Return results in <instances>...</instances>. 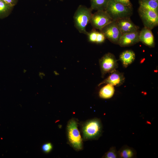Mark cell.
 I'll return each instance as SVG.
<instances>
[{
    "label": "cell",
    "mask_w": 158,
    "mask_h": 158,
    "mask_svg": "<svg viewBox=\"0 0 158 158\" xmlns=\"http://www.w3.org/2000/svg\"><path fill=\"white\" fill-rule=\"evenodd\" d=\"M78 124L77 119L71 118L68 122L66 128L68 142L77 151L83 148V139L78 128Z\"/></svg>",
    "instance_id": "cell-1"
},
{
    "label": "cell",
    "mask_w": 158,
    "mask_h": 158,
    "mask_svg": "<svg viewBox=\"0 0 158 158\" xmlns=\"http://www.w3.org/2000/svg\"><path fill=\"white\" fill-rule=\"evenodd\" d=\"M92 11L90 8L82 5H80L76 11L73 16L74 25L80 33L87 34L86 28L90 22Z\"/></svg>",
    "instance_id": "cell-2"
},
{
    "label": "cell",
    "mask_w": 158,
    "mask_h": 158,
    "mask_svg": "<svg viewBox=\"0 0 158 158\" xmlns=\"http://www.w3.org/2000/svg\"><path fill=\"white\" fill-rule=\"evenodd\" d=\"M113 21L126 18H130L133 13L132 7L126 6L110 0L105 10Z\"/></svg>",
    "instance_id": "cell-3"
},
{
    "label": "cell",
    "mask_w": 158,
    "mask_h": 158,
    "mask_svg": "<svg viewBox=\"0 0 158 158\" xmlns=\"http://www.w3.org/2000/svg\"><path fill=\"white\" fill-rule=\"evenodd\" d=\"M81 129L84 140L96 139L101 135L102 126L99 119L94 118L84 122Z\"/></svg>",
    "instance_id": "cell-4"
},
{
    "label": "cell",
    "mask_w": 158,
    "mask_h": 158,
    "mask_svg": "<svg viewBox=\"0 0 158 158\" xmlns=\"http://www.w3.org/2000/svg\"><path fill=\"white\" fill-rule=\"evenodd\" d=\"M99 63L101 77L104 78L106 74L111 73L116 70L118 64L114 55L110 53L104 55L99 60Z\"/></svg>",
    "instance_id": "cell-5"
},
{
    "label": "cell",
    "mask_w": 158,
    "mask_h": 158,
    "mask_svg": "<svg viewBox=\"0 0 158 158\" xmlns=\"http://www.w3.org/2000/svg\"><path fill=\"white\" fill-rule=\"evenodd\" d=\"M138 13L144 27L151 30L158 26V13L140 7Z\"/></svg>",
    "instance_id": "cell-6"
},
{
    "label": "cell",
    "mask_w": 158,
    "mask_h": 158,
    "mask_svg": "<svg viewBox=\"0 0 158 158\" xmlns=\"http://www.w3.org/2000/svg\"><path fill=\"white\" fill-rule=\"evenodd\" d=\"M113 21L105 11H98L92 14L90 23L94 29L101 31L104 26Z\"/></svg>",
    "instance_id": "cell-7"
},
{
    "label": "cell",
    "mask_w": 158,
    "mask_h": 158,
    "mask_svg": "<svg viewBox=\"0 0 158 158\" xmlns=\"http://www.w3.org/2000/svg\"><path fill=\"white\" fill-rule=\"evenodd\" d=\"M100 31L104 35L106 39L116 44H118L120 38L123 34L115 21H113L107 25Z\"/></svg>",
    "instance_id": "cell-8"
},
{
    "label": "cell",
    "mask_w": 158,
    "mask_h": 158,
    "mask_svg": "<svg viewBox=\"0 0 158 158\" xmlns=\"http://www.w3.org/2000/svg\"><path fill=\"white\" fill-rule=\"evenodd\" d=\"M139 31L123 34L119 40L118 44L121 47L133 45L140 42Z\"/></svg>",
    "instance_id": "cell-9"
},
{
    "label": "cell",
    "mask_w": 158,
    "mask_h": 158,
    "mask_svg": "<svg viewBox=\"0 0 158 158\" xmlns=\"http://www.w3.org/2000/svg\"><path fill=\"white\" fill-rule=\"evenodd\" d=\"M115 21L122 34L139 31V27L132 22L130 18H121Z\"/></svg>",
    "instance_id": "cell-10"
},
{
    "label": "cell",
    "mask_w": 158,
    "mask_h": 158,
    "mask_svg": "<svg viewBox=\"0 0 158 158\" xmlns=\"http://www.w3.org/2000/svg\"><path fill=\"white\" fill-rule=\"evenodd\" d=\"M110 73L108 77L99 84L98 86L104 84H109L114 86L118 87L123 83L125 78L123 73L116 70Z\"/></svg>",
    "instance_id": "cell-11"
},
{
    "label": "cell",
    "mask_w": 158,
    "mask_h": 158,
    "mask_svg": "<svg viewBox=\"0 0 158 158\" xmlns=\"http://www.w3.org/2000/svg\"><path fill=\"white\" fill-rule=\"evenodd\" d=\"M140 42L151 48L155 46L154 39L151 30L144 27L139 33Z\"/></svg>",
    "instance_id": "cell-12"
},
{
    "label": "cell",
    "mask_w": 158,
    "mask_h": 158,
    "mask_svg": "<svg viewBox=\"0 0 158 158\" xmlns=\"http://www.w3.org/2000/svg\"><path fill=\"white\" fill-rule=\"evenodd\" d=\"M135 57V53L133 51L128 50L121 53L119 56V60L123 67L127 68L134 61Z\"/></svg>",
    "instance_id": "cell-13"
},
{
    "label": "cell",
    "mask_w": 158,
    "mask_h": 158,
    "mask_svg": "<svg viewBox=\"0 0 158 158\" xmlns=\"http://www.w3.org/2000/svg\"><path fill=\"white\" fill-rule=\"evenodd\" d=\"M115 92L114 86L107 84L102 87L99 92V95L101 98L108 99L111 98L113 96Z\"/></svg>",
    "instance_id": "cell-14"
},
{
    "label": "cell",
    "mask_w": 158,
    "mask_h": 158,
    "mask_svg": "<svg viewBox=\"0 0 158 158\" xmlns=\"http://www.w3.org/2000/svg\"><path fill=\"white\" fill-rule=\"evenodd\" d=\"M139 7L158 13V2L149 0H139Z\"/></svg>",
    "instance_id": "cell-15"
},
{
    "label": "cell",
    "mask_w": 158,
    "mask_h": 158,
    "mask_svg": "<svg viewBox=\"0 0 158 158\" xmlns=\"http://www.w3.org/2000/svg\"><path fill=\"white\" fill-rule=\"evenodd\" d=\"M110 0H90V8L98 11L105 10Z\"/></svg>",
    "instance_id": "cell-16"
},
{
    "label": "cell",
    "mask_w": 158,
    "mask_h": 158,
    "mask_svg": "<svg viewBox=\"0 0 158 158\" xmlns=\"http://www.w3.org/2000/svg\"><path fill=\"white\" fill-rule=\"evenodd\" d=\"M14 7L0 0V19L8 17L11 13Z\"/></svg>",
    "instance_id": "cell-17"
},
{
    "label": "cell",
    "mask_w": 158,
    "mask_h": 158,
    "mask_svg": "<svg viewBox=\"0 0 158 158\" xmlns=\"http://www.w3.org/2000/svg\"><path fill=\"white\" fill-rule=\"evenodd\" d=\"M118 157L123 158H131L133 157L135 152L133 149L128 147L122 148L118 152Z\"/></svg>",
    "instance_id": "cell-18"
},
{
    "label": "cell",
    "mask_w": 158,
    "mask_h": 158,
    "mask_svg": "<svg viewBox=\"0 0 158 158\" xmlns=\"http://www.w3.org/2000/svg\"><path fill=\"white\" fill-rule=\"evenodd\" d=\"M98 31L94 29L90 32H88L87 35L89 41L96 43Z\"/></svg>",
    "instance_id": "cell-19"
},
{
    "label": "cell",
    "mask_w": 158,
    "mask_h": 158,
    "mask_svg": "<svg viewBox=\"0 0 158 158\" xmlns=\"http://www.w3.org/2000/svg\"><path fill=\"white\" fill-rule=\"evenodd\" d=\"M118 157V152L114 147H111L103 156V157L106 158H116Z\"/></svg>",
    "instance_id": "cell-20"
},
{
    "label": "cell",
    "mask_w": 158,
    "mask_h": 158,
    "mask_svg": "<svg viewBox=\"0 0 158 158\" xmlns=\"http://www.w3.org/2000/svg\"><path fill=\"white\" fill-rule=\"evenodd\" d=\"M53 148V146L50 142H47L42 145V149L43 152L45 153L50 152Z\"/></svg>",
    "instance_id": "cell-21"
},
{
    "label": "cell",
    "mask_w": 158,
    "mask_h": 158,
    "mask_svg": "<svg viewBox=\"0 0 158 158\" xmlns=\"http://www.w3.org/2000/svg\"><path fill=\"white\" fill-rule=\"evenodd\" d=\"M116 2L126 6L132 7L130 0H114Z\"/></svg>",
    "instance_id": "cell-22"
},
{
    "label": "cell",
    "mask_w": 158,
    "mask_h": 158,
    "mask_svg": "<svg viewBox=\"0 0 158 158\" xmlns=\"http://www.w3.org/2000/svg\"><path fill=\"white\" fill-rule=\"evenodd\" d=\"M9 5L14 6L17 3L18 0H2Z\"/></svg>",
    "instance_id": "cell-23"
},
{
    "label": "cell",
    "mask_w": 158,
    "mask_h": 158,
    "mask_svg": "<svg viewBox=\"0 0 158 158\" xmlns=\"http://www.w3.org/2000/svg\"><path fill=\"white\" fill-rule=\"evenodd\" d=\"M150 1H153L158 2V0H149Z\"/></svg>",
    "instance_id": "cell-24"
}]
</instances>
